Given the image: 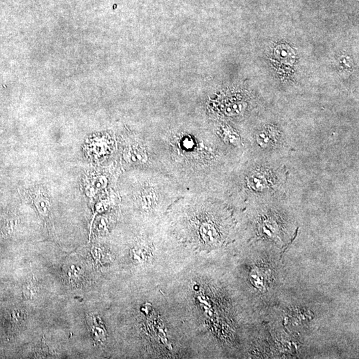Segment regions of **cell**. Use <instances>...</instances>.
Masks as SVG:
<instances>
[{
  "label": "cell",
  "mask_w": 359,
  "mask_h": 359,
  "mask_svg": "<svg viewBox=\"0 0 359 359\" xmlns=\"http://www.w3.org/2000/svg\"><path fill=\"white\" fill-rule=\"evenodd\" d=\"M33 202L41 215L47 217L50 213L51 204L46 195L41 193H35L33 196Z\"/></svg>",
  "instance_id": "obj_3"
},
{
  "label": "cell",
  "mask_w": 359,
  "mask_h": 359,
  "mask_svg": "<svg viewBox=\"0 0 359 359\" xmlns=\"http://www.w3.org/2000/svg\"><path fill=\"white\" fill-rule=\"evenodd\" d=\"M87 322L91 328L94 339L98 342L105 341L106 339L107 332L101 321L92 315L89 317V320H87Z\"/></svg>",
  "instance_id": "obj_2"
},
{
  "label": "cell",
  "mask_w": 359,
  "mask_h": 359,
  "mask_svg": "<svg viewBox=\"0 0 359 359\" xmlns=\"http://www.w3.org/2000/svg\"><path fill=\"white\" fill-rule=\"evenodd\" d=\"M129 152L130 158L132 161L143 162L146 159V155L144 152L138 147H133Z\"/></svg>",
  "instance_id": "obj_5"
},
{
  "label": "cell",
  "mask_w": 359,
  "mask_h": 359,
  "mask_svg": "<svg viewBox=\"0 0 359 359\" xmlns=\"http://www.w3.org/2000/svg\"><path fill=\"white\" fill-rule=\"evenodd\" d=\"M257 143L262 146H268L276 142L275 138L272 134L263 133H260L257 137Z\"/></svg>",
  "instance_id": "obj_4"
},
{
  "label": "cell",
  "mask_w": 359,
  "mask_h": 359,
  "mask_svg": "<svg viewBox=\"0 0 359 359\" xmlns=\"http://www.w3.org/2000/svg\"><path fill=\"white\" fill-rule=\"evenodd\" d=\"M273 178L271 176L270 173L268 172H255L251 177H249V187L254 191H264L268 190L273 184Z\"/></svg>",
  "instance_id": "obj_1"
}]
</instances>
